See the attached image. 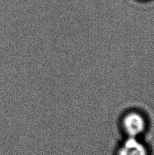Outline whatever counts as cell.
I'll return each instance as SVG.
<instances>
[{
	"label": "cell",
	"instance_id": "cell-1",
	"mask_svg": "<svg viewBox=\"0 0 154 155\" xmlns=\"http://www.w3.org/2000/svg\"><path fill=\"white\" fill-rule=\"evenodd\" d=\"M123 127L129 137L136 138L144 131L146 124L141 115L136 112H131L124 117Z\"/></svg>",
	"mask_w": 154,
	"mask_h": 155
},
{
	"label": "cell",
	"instance_id": "cell-2",
	"mask_svg": "<svg viewBox=\"0 0 154 155\" xmlns=\"http://www.w3.org/2000/svg\"><path fill=\"white\" fill-rule=\"evenodd\" d=\"M116 155H148V151L136 138L129 137L119 146Z\"/></svg>",
	"mask_w": 154,
	"mask_h": 155
}]
</instances>
